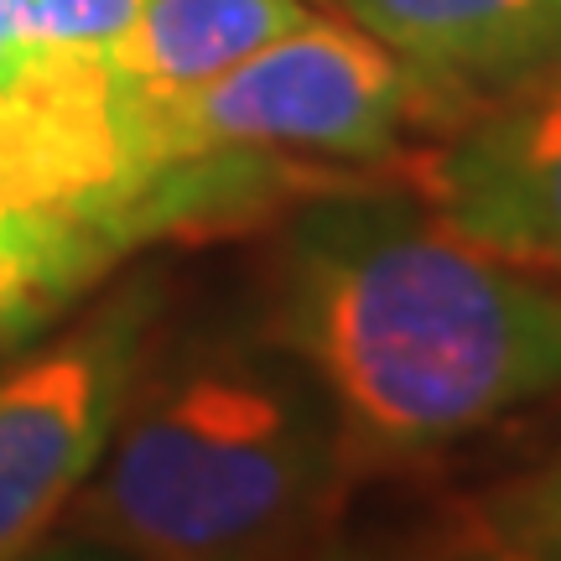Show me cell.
<instances>
[{
  "label": "cell",
  "mask_w": 561,
  "mask_h": 561,
  "mask_svg": "<svg viewBox=\"0 0 561 561\" xmlns=\"http://www.w3.org/2000/svg\"><path fill=\"white\" fill-rule=\"evenodd\" d=\"M421 115L426 100L411 68L339 16L297 21L193 89H130V125L151 178L203 157H318L364 167L396 157L401 130Z\"/></svg>",
  "instance_id": "cell-3"
},
{
  "label": "cell",
  "mask_w": 561,
  "mask_h": 561,
  "mask_svg": "<svg viewBox=\"0 0 561 561\" xmlns=\"http://www.w3.org/2000/svg\"><path fill=\"white\" fill-rule=\"evenodd\" d=\"M541 561H561V546H551V551H546V557Z\"/></svg>",
  "instance_id": "cell-13"
},
{
  "label": "cell",
  "mask_w": 561,
  "mask_h": 561,
  "mask_svg": "<svg viewBox=\"0 0 561 561\" xmlns=\"http://www.w3.org/2000/svg\"><path fill=\"white\" fill-rule=\"evenodd\" d=\"M42 68H47V53H37L32 42L21 37L16 21H11V5L0 0V89L16 94V89H26L37 79Z\"/></svg>",
  "instance_id": "cell-10"
},
{
  "label": "cell",
  "mask_w": 561,
  "mask_h": 561,
  "mask_svg": "<svg viewBox=\"0 0 561 561\" xmlns=\"http://www.w3.org/2000/svg\"><path fill=\"white\" fill-rule=\"evenodd\" d=\"M5 5L16 32L37 53L83 62H110L140 11V0H5Z\"/></svg>",
  "instance_id": "cell-9"
},
{
  "label": "cell",
  "mask_w": 561,
  "mask_h": 561,
  "mask_svg": "<svg viewBox=\"0 0 561 561\" xmlns=\"http://www.w3.org/2000/svg\"><path fill=\"white\" fill-rule=\"evenodd\" d=\"M307 16L301 0H140L110 68L130 89L172 94L244 62Z\"/></svg>",
  "instance_id": "cell-7"
},
{
  "label": "cell",
  "mask_w": 561,
  "mask_h": 561,
  "mask_svg": "<svg viewBox=\"0 0 561 561\" xmlns=\"http://www.w3.org/2000/svg\"><path fill=\"white\" fill-rule=\"evenodd\" d=\"M255 328L328 396L348 483L561 396L557 280L385 187H322L276 224Z\"/></svg>",
  "instance_id": "cell-1"
},
{
  "label": "cell",
  "mask_w": 561,
  "mask_h": 561,
  "mask_svg": "<svg viewBox=\"0 0 561 561\" xmlns=\"http://www.w3.org/2000/svg\"><path fill=\"white\" fill-rule=\"evenodd\" d=\"M411 187L458 240L561 286V79L458 115Z\"/></svg>",
  "instance_id": "cell-5"
},
{
  "label": "cell",
  "mask_w": 561,
  "mask_h": 561,
  "mask_svg": "<svg viewBox=\"0 0 561 561\" xmlns=\"http://www.w3.org/2000/svg\"><path fill=\"white\" fill-rule=\"evenodd\" d=\"M411 68L426 121L561 79V0H333Z\"/></svg>",
  "instance_id": "cell-6"
},
{
  "label": "cell",
  "mask_w": 561,
  "mask_h": 561,
  "mask_svg": "<svg viewBox=\"0 0 561 561\" xmlns=\"http://www.w3.org/2000/svg\"><path fill=\"white\" fill-rule=\"evenodd\" d=\"M16 348H21V339L5 328V322H0V359H5V354H16Z\"/></svg>",
  "instance_id": "cell-12"
},
{
  "label": "cell",
  "mask_w": 561,
  "mask_h": 561,
  "mask_svg": "<svg viewBox=\"0 0 561 561\" xmlns=\"http://www.w3.org/2000/svg\"><path fill=\"white\" fill-rule=\"evenodd\" d=\"M343 489L318 380L261 328L187 333L151 343L68 515L130 561H307Z\"/></svg>",
  "instance_id": "cell-2"
},
{
  "label": "cell",
  "mask_w": 561,
  "mask_h": 561,
  "mask_svg": "<svg viewBox=\"0 0 561 561\" xmlns=\"http://www.w3.org/2000/svg\"><path fill=\"white\" fill-rule=\"evenodd\" d=\"M21 561H130V557L115 551V546L94 541V536H79V530H73V541H37Z\"/></svg>",
  "instance_id": "cell-11"
},
{
  "label": "cell",
  "mask_w": 561,
  "mask_h": 561,
  "mask_svg": "<svg viewBox=\"0 0 561 561\" xmlns=\"http://www.w3.org/2000/svg\"><path fill=\"white\" fill-rule=\"evenodd\" d=\"M157 322L161 291L130 280L53 343L0 359V561H21L68 515L110 447Z\"/></svg>",
  "instance_id": "cell-4"
},
{
  "label": "cell",
  "mask_w": 561,
  "mask_h": 561,
  "mask_svg": "<svg viewBox=\"0 0 561 561\" xmlns=\"http://www.w3.org/2000/svg\"><path fill=\"white\" fill-rule=\"evenodd\" d=\"M468 530L473 551L489 561H541L551 546H561V453H551L525 479L494 489Z\"/></svg>",
  "instance_id": "cell-8"
}]
</instances>
